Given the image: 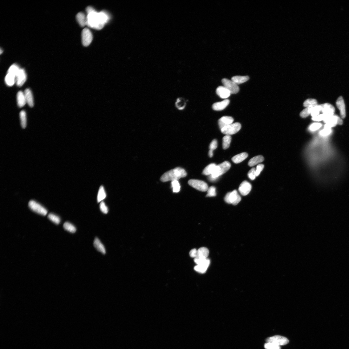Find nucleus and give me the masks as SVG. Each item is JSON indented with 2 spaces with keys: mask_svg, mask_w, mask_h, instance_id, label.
<instances>
[{
  "mask_svg": "<svg viewBox=\"0 0 349 349\" xmlns=\"http://www.w3.org/2000/svg\"><path fill=\"white\" fill-rule=\"evenodd\" d=\"M20 69L18 66L16 64H13L10 67L8 71V73H10L16 77L18 72Z\"/></svg>",
  "mask_w": 349,
  "mask_h": 349,
  "instance_id": "36",
  "label": "nucleus"
},
{
  "mask_svg": "<svg viewBox=\"0 0 349 349\" xmlns=\"http://www.w3.org/2000/svg\"><path fill=\"white\" fill-rule=\"evenodd\" d=\"M30 208L36 213L39 214L46 216L48 213L47 210L40 204L34 200L30 201L28 203Z\"/></svg>",
  "mask_w": 349,
  "mask_h": 349,
  "instance_id": "7",
  "label": "nucleus"
},
{
  "mask_svg": "<svg viewBox=\"0 0 349 349\" xmlns=\"http://www.w3.org/2000/svg\"><path fill=\"white\" fill-rule=\"evenodd\" d=\"M232 140V137L229 135H226L223 138L222 147L224 149L228 148Z\"/></svg>",
  "mask_w": 349,
  "mask_h": 349,
  "instance_id": "31",
  "label": "nucleus"
},
{
  "mask_svg": "<svg viewBox=\"0 0 349 349\" xmlns=\"http://www.w3.org/2000/svg\"><path fill=\"white\" fill-rule=\"evenodd\" d=\"M187 175V173L185 169L177 167L164 174L160 178V180L163 182L178 181L181 178L185 177Z\"/></svg>",
  "mask_w": 349,
  "mask_h": 349,
  "instance_id": "2",
  "label": "nucleus"
},
{
  "mask_svg": "<svg viewBox=\"0 0 349 349\" xmlns=\"http://www.w3.org/2000/svg\"><path fill=\"white\" fill-rule=\"evenodd\" d=\"M264 347L266 349H281L280 346L270 342L265 343Z\"/></svg>",
  "mask_w": 349,
  "mask_h": 349,
  "instance_id": "42",
  "label": "nucleus"
},
{
  "mask_svg": "<svg viewBox=\"0 0 349 349\" xmlns=\"http://www.w3.org/2000/svg\"><path fill=\"white\" fill-rule=\"evenodd\" d=\"M19 117L20 118L21 126L23 128H25L27 125V117L24 111L22 110L21 112L19 114Z\"/></svg>",
  "mask_w": 349,
  "mask_h": 349,
  "instance_id": "34",
  "label": "nucleus"
},
{
  "mask_svg": "<svg viewBox=\"0 0 349 349\" xmlns=\"http://www.w3.org/2000/svg\"><path fill=\"white\" fill-rule=\"evenodd\" d=\"M320 106L321 112L325 115V118L334 115L335 108L332 104L329 103H325L320 105Z\"/></svg>",
  "mask_w": 349,
  "mask_h": 349,
  "instance_id": "12",
  "label": "nucleus"
},
{
  "mask_svg": "<svg viewBox=\"0 0 349 349\" xmlns=\"http://www.w3.org/2000/svg\"><path fill=\"white\" fill-rule=\"evenodd\" d=\"M94 10H95V9L93 8H92V7H91V6H88V7H87L86 9V11L87 12V14H89V13Z\"/></svg>",
  "mask_w": 349,
  "mask_h": 349,
  "instance_id": "53",
  "label": "nucleus"
},
{
  "mask_svg": "<svg viewBox=\"0 0 349 349\" xmlns=\"http://www.w3.org/2000/svg\"><path fill=\"white\" fill-rule=\"evenodd\" d=\"M331 132V129L325 128L324 129L320 132V134L321 135L325 136L330 134Z\"/></svg>",
  "mask_w": 349,
  "mask_h": 349,
  "instance_id": "51",
  "label": "nucleus"
},
{
  "mask_svg": "<svg viewBox=\"0 0 349 349\" xmlns=\"http://www.w3.org/2000/svg\"><path fill=\"white\" fill-rule=\"evenodd\" d=\"M188 100L183 97H177L175 102L176 108L179 111H183L186 108Z\"/></svg>",
  "mask_w": 349,
  "mask_h": 349,
  "instance_id": "13",
  "label": "nucleus"
},
{
  "mask_svg": "<svg viewBox=\"0 0 349 349\" xmlns=\"http://www.w3.org/2000/svg\"><path fill=\"white\" fill-rule=\"evenodd\" d=\"M216 93L220 97L223 99L228 98L231 94L230 91L224 86H220L217 88Z\"/></svg>",
  "mask_w": 349,
  "mask_h": 349,
  "instance_id": "18",
  "label": "nucleus"
},
{
  "mask_svg": "<svg viewBox=\"0 0 349 349\" xmlns=\"http://www.w3.org/2000/svg\"><path fill=\"white\" fill-rule=\"evenodd\" d=\"M249 79V77L248 76H236L233 77L232 78V80L237 84L244 83L247 81Z\"/></svg>",
  "mask_w": 349,
  "mask_h": 349,
  "instance_id": "26",
  "label": "nucleus"
},
{
  "mask_svg": "<svg viewBox=\"0 0 349 349\" xmlns=\"http://www.w3.org/2000/svg\"><path fill=\"white\" fill-rule=\"evenodd\" d=\"M248 156L247 153H242L233 156L232 158V160L235 163H239L246 159Z\"/></svg>",
  "mask_w": 349,
  "mask_h": 349,
  "instance_id": "23",
  "label": "nucleus"
},
{
  "mask_svg": "<svg viewBox=\"0 0 349 349\" xmlns=\"http://www.w3.org/2000/svg\"><path fill=\"white\" fill-rule=\"evenodd\" d=\"M218 146V143L216 140H213L210 143L209 147V150L213 151L216 149Z\"/></svg>",
  "mask_w": 349,
  "mask_h": 349,
  "instance_id": "46",
  "label": "nucleus"
},
{
  "mask_svg": "<svg viewBox=\"0 0 349 349\" xmlns=\"http://www.w3.org/2000/svg\"><path fill=\"white\" fill-rule=\"evenodd\" d=\"M194 261L197 265H203L209 267L210 263V260L207 258H195Z\"/></svg>",
  "mask_w": 349,
  "mask_h": 349,
  "instance_id": "30",
  "label": "nucleus"
},
{
  "mask_svg": "<svg viewBox=\"0 0 349 349\" xmlns=\"http://www.w3.org/2000/svg\"><path fill=\"white\" fill-rule=\"evenodd\" d=\"M100 208L101 212L103 213L107 214L108 212V207L105 205L104 202L102 201L100 205Z\"/></svg>",
  "mask_w": 349,
  "mask_h": 349,
  "instance_id": "45",
  "label": "nucleus"
},
{
  "mask_svg": "<svg viewBox=\"0 0 349 349\" xmlns=\"http://www.w3.org/2000/svg\"><path fill=\"white\" fill-rule=\"evenodd\" d=\"M234 121L233 118L232 117L224 116L221 117L218 120V125L221 130L228 125L233 124Z\"/></svg>",
  "mask_w": 349,
  "mask_h": 349,
  "instance_id": "17",
  "label": "nucleus"
},
{
  "mask_svg": "<svg viewBox=\"0 0 349 349\" xmlns=\"http://www.w3.org/2000/svg\"><path fill=\"white\" fill-rule=\"evenodd\" d=\"M311 108H306L303 110L301 112L300 115L302 118H306L311 113Z\"/></svg>",
  "mask_w": 349,
  "mask_h": 349,
  "instance_id": "43",
  "label": "nucleus"
},
{
  "mask_svg": "<svg viewBox=\"0 0 349 349\" xmlns=\"http://www.w3.org/2000/svg\"><path fill=\"white\" fill-rule=\"evenodd\" d=\"M241 128V125L238 122L230 124L221 129V132L226 135L234 134L240 131Z\"/></svg>",
  "mask_w": 349,
  "mask_h": 349,
  "instance_id": "6",
  "label": "nucleus"
},
{
  "mask_svg": "<svg viewBox=\"0 0 349 349\" xmlns=\"http://www.w3.org/2000/svg\"><path fill=\"white\" fill-rule=\"evenodd\" d=\"M321 111V107L320 105H317L315 107L311 108V114L313 117L318 116L319 115L320 112Z\"/></svg>",
  "mask_w": 349,
  "mask_h": 349,
  "instance_id": "39",
  "label": "nucleus"
},
{
  "mask_svg": "<svg viewBox=\"0 0 349 349\" xmlns=\"http://www.w3.org/2000/svg\"><path fill=\"white\" fill-rule=\"evenodd\" d=\"M323 121L326 124L325 128L328 129H331L337 124L341 125L343 124V121L341 118L338 116L334 115L325 118Z\"/></svg>",
  "mask_w": 349,
  "mask_h": 349,
  "instance_id": "4",
  "label": "nucleus"
},
{
  "mask_svg": "<svg viewBox=\"0 0 349 349\" xmlns=\"http://www.w3.org/2000/svg\"><path fill=\"white\" fill-rule=\"evenodd\" d=\"M87 24L90 28L97 30L102 29L109 21V16L106 12H97L95 10L87 14Z\"/></svg>",
  "mask_w": 349,
  "mask_h": 349,
  "instance_id": "1",
  "label": "nucleus"
},
{
  "mask_svg": "<svg viewBox=\"0 0 349 349\" xmlns=\"http://www.w3.org/2000/svg\"><path fill=\"white\" fill-rule=\"evenodd\" d=\"M188 184L191 186L201 192H206L209 188L206 182L200 180H190L189 181Z\"/></svg>",
  "mask_w": 349,
  "mask_h": 349,
  "instance_id": "8",
  "label": "nucleus"
},
{
  "mask_svg": "<svg viewBox=\"0 0 349 349\" xmlns=\"http://www.w3.org/2000/svg\"><path fill=\"white\" fill-rule=\"evenodd\" d=\"M189 255L192 258H197V250L196 249L192 250L189 252Z\"/></svg>",
  "mask_w": 349,
  "mask_h": 349,
  "instance_id": "50",
  "label": "nucleus"
},
{
  "mask_svg": "<svg viewBox=\"0 0 349 349\" xmlns=\"http://www.w3.org/2000/svg\"><path fill=\"white\" fill-rule=\"evenodd\" d=\"M317 105V101L313 99H309L306 100L304 103V107L308 108H312Z\"/></svg>",
  "mask_w": 349,
  "mask_h": 349,
  "instance_id": "32",
  "label": "nucleus"
},
{
  "mask_svg": "<svg viewBox=\"0 0 349 349\" xmlns=\"http://www.w3.org/2000/svg\"><path fill=\"white\" fill-rule=\"evenodd\" d=\"M171 184L173 193H178L180 191L181 186L178 181L177 180L172 181L171 182Z\"/></svg>",
  "mask_w": 349,
  "mask_h": 349,
  "instance_id": "38",
  "label": "nucleus"
},
{
  "mask_svg": "<svg viewBox=\"0 0 349 349\" xmlns=\"http://www.w3.org/2000/svg\"><path fill=\"white\" fill-rule=\"evenodd\" d=\"M208 267L205 266L197 265L195 267L194 269L196 272L200 273L203 274L205 273Z\"/></svg>",
  "mask_w": 349,
  "mask_h": 349,
  "instance_id": "40",
  "label": "nucleus"
},
{
  "mask_svg": "<svg viewBox=\"0 0 349 349\" xmlns=\"http://www.w3.org/2000/svg\"><path fill=\"white\" fill-rule=\"evenodd\" d=\"M16 77L10 73H8L5 78V82L7 85L10 87L13 86L16 83Z\"/></svg>",
  "mask_w": 349,
  "mask_h": 349,
  "instance_id": "29",
  "label": "nucleus"
},
{
  "mask_svg": "<svg viewBox=\"0 0 349 349\" xmlns=\"http://www.w3.org/2000/svg\"><path fill=\"white\" fill-rule=\"evenodd\" d=\"M229 103V99H226L221 102L214 103L212 106L213 109L215 111H221L225 109Z\"/></svg>",
  "mask_w": 349,
  "mask_h": 349,
  "instance_id": "19",
  "label": "nucleus"
},
{
  "mask_svg": "<svg viewBox=\"0 0 349 349\" xmlns=\"http://www.w3.org/2000/svg\"><path fill=\"white\" fill-rule=\"evenodd\" d=\"M231 167V164L225 161L216 166L213 173L211 175L213 177H219L226 173Z\"/></svg>",
  "mask_w": 349,
  "mask_h": 349,
  "instance_id": "3",
  "label": "nucleus"
},
{
  "mask_svg": "<svg viewBox=\"0 0 349 349\" xmlns=\"http://www.w3.org/2000/svg\"><path fill=\"white\" fill-rule=\"evenodd\" d=\"M24 94L26 102L30 107H33L34 104V98L31 91L29 89H26Z\"/></svg>",
  "mask_w": 349,
  "mask_h": 349,
  "instance_id": "20",
  "label": "nucleus"
},
{
  "mask_svg": "<svg viewBox=\"0 0 349 349\" xmlns=\"http://www.w3.org/2000/svg\"><path fill=\"white\" fill-rule=\"evenodd\" d=\"M325 118V115L323 114L319 115L317 116L312 117V120L315 121H320L323 120Z\"/></svg>",
  "mask_w": 349,
  "mask_h": 349,
  "instance_id": "49",
  "label": "nucleus"
},
{
  "mask_svg": "<svg viewBox=\"0 0 349 349\" xmlns=\"http://www.w3.org/2000/svg\"><path fill=\"white\" fill-rule=\"evenodd\" d=\"M264 158L261 155L256 156L252 158L248 162L250 167H253L264 161Z\"/></svg>",
  "mask_w": 349,
  "mask_h": 349,
  "instance_id": "24",
  "label": "nucleus"
},
{
  "mask_svg": "<svg viewBox=\"0 0 349 349\" xmlns=\"http://www.w3.org/2000/svg\"><path fill=\"white\" fill-rule=\"evenodd\" d=\"M106 197V193L103 187L102 186L100 187L98 194L97 201L98 202H100L103 200Z\"/></svg>",
  "mask_w": 349,
  "mask_h": 349,
  "instance_id": "33",
  "label": "nucleus"
},
{
  "mask_svg": "<svg viewBox=\"0 0 349 349\" xmlns=\"http://www.w3.org/2000/svg\"><path fill=\"white\" fill-rule=\"evenodd\" d=\"M241 197L236 190L228 193L225 197V201L227 203L236 205L240 202Z\"/></svg>",
  "mask_w": 349,
  "mask_h": 349,
  "instance_id": "5",
  "label": "nucleus"
},
{
  "mask_svg": "<svg viewBox=\"0 0 349 349\" xmlns=\"http://www.w3.org/2000/svg\"><path fill=\"white\" fill-rule=\"evenodd\" d=\"M213 155V151L211 150H209V157H212Z\"/></svg>",
  "mask_w": 349,
  "mask_h": 349,
  "instance_id": "54",
  "label": "nucleus"
},
{
  "mask_svg": "<svg viewBox=\"0 0 349 349\" xmlns=\"http://www.w3.org/2000/svg\"><path fill=\"white\" fill-rule=\"evenodd\" d=\"M209 254V250L207 248L205 247H201L197 250V257L202 258H207Z\"/></svg>",
  "mask_w": 349,
  "mask_h": 349,
  "instance_id": "28",
  "label": "nucleus"
},
{
  "mask_svg": "<svg viewBox=\"0 0 349 349\" xmlns=\"http://www.w3.org/2000/svg\"><path fill=\"white\" fill-rule=\"evenodd\" d=\"M207 194L206 196L207 197H215L216 195V188L213 186H211L208 188Z\"/></svg>",
  "mask_w": 349,
  "mask_h": 349,
  "instance_id": "41",
  "label": "nucleus"
},
{
  "mask_svg": "<svg viewBox=\"0 0 349 349\" xmlns=\"http://www.w3.org/2000/svg\"><path fill=\"white\" fill-rule=\"evenodd\" d=\"M17 99L18 106L22 108L24 106L26 102L24 93L22 91H19L17 95Z\"/></svg>",
  "mask_w": 349,
  "mask_h": 349,
  "instance_id": "22",
  "label": "nucleus"
},
{
  "mask_svg": "<svg viewBox=\"0 0 349 349\" xmlns=\"http://www.w3.org/2000/svg\"><path fill=\"white\" fill-rule=\"evenodd\" d=\"M63 227L65 229L71 233H74L76 231L75 227L69 222H65L63 224Z\"/></svg>",
  "mask_w": 349,
  "mask_h": 349,
  "instance_id": "35",
  "label": "nucleus"
},
{
  "mask_svg": "<svg viewBox=\"0 0 349 349\" xmlns=\"http://www.w3.org/2000/svg\"><path fill=\"white\" fill-rule=\"evenodd\" d=\"M27 79L26 75L25 70L23 69H20L16 77V83L18 87H21Z\"/></svg>",
  "mask_w": 349,
  "mask_h": 349,
  "instance_id": "15",
  "label": "nucleus"
},
{
  "mask_svg": "<svg viewBox=\"0 0 349 349\" xmlns=\"http://www.w3.org/2000/svg\"><path fill=\"white\" fill-rule=\"evenodd\" d=\"M222 82L225 87L232 94L237 93L239 91V87L237 84L232 80L226 78L223 79Z\"/></svg>",
  "mask_w": 349,
  "mask_h": 349,
  "instance_id": "9",
  "label": "nucleus"
},
{
  "mask_svg": "<svg viewBox=\"0 0 349 349\" xmlns=\"http://www.w3.org/2000/svg\"><path fill=\"white\" fill-rule=\"evenodd\" d=\"M266 341L267 342H272L279 346L286 345L289 342V340L286 338L278 335L268 338Z\"/></svg>",
  "mask_w": 349,
  "mask_h": 349,
  "instance_id": "10",
  "label": "nucleus"
},
{
  "mask_svg": "<svg viewBox=\"0 0 349 349\" xmlns=\"http://www.w3.org/2000/svg\"><path fill=\"white\" fill-rule=\"evenodd\" d=\"M264 168V165L262 164H259L258 165L256 169V177H258L259 175L261 172H262L263 168Z\"/></svg>",
  "mask_w": 349,
  "mask_h": 349,
  "instance_id": "47",
  "label": "nucleus"
},
{
  "mask_svg": "<svg viewBox=\"0 0 349 349\" xmlns=\"http://www.w3.org/2000/svg\"><path fill=\"white\" fill-rule=\"evenodd\" d=\"M321 126V124L319 123H315L311 125L310 129L312 131H315L320 128Z\"/></svg>",
  "mask_w": 349,
  "mask_h": 349,
  "instance_id": "48",
  "label": "nucleus"
},
{
  "mask_svg": "<svg viewBox=\"0 0 349 349\" xmlns=\"http://www.w3.org/2000/svg\"><path fill=\"white\" fill-rule=\"evenodd\" d=\"M336 105L337 108L340 111L341 117L344 119L346 116V108L343 98L342 96H340L337 101Z\"/></svg>",
  "mask_w": 349,
  "mask_h": 349,
  "instance_id": "16",
  "label": "nucleus"
},
{
  "mask_svg": "<svg viewBox=\"0 0 349 349\" xmlns=\"http://www.w3.org/2000/svg\"><path fill=\"white\" fill-rule=\"evenodd\" d=\"M216 166V164L214 163H212L209 164L203 170L202 174L206 176L211 175L213 172Z\"/></svg>",
  "mask_w": 349,
  "mask_h": 349,
  "instance_id": "27",
  "label": "nucleus"
},
{
  "mask_svg": "<svg viewBox=\"0 0 349 349\" xmlns=\"http://www.w3.org/2000/svg\"><path fill=\"white\" fill-rule=\"evenodd\" d=\"M219 177L216 178L213 177H212L211 175H209L208 177V179L209 181H210L212 182H215V181H216L219 179Z\"/></svg>",
  "mask_w": 349,
  "mask_h": 349,
  "instance_id": "52",
  "label": "nucleus"
},
{
  "mask_svg": "<svg viewBox=\"0 0 349 349\" xmlns=\"http://www.w3.org/2000/svg\"><path fill=\"white\" fill-rule=\"evenodd\" d=\"M93 35L89 29L86 28L83 30L82 33V42L84 47H87L89 46L93 40Z\"/></svg>",
  "mask_w": 349,
  "mask_h": 349,
  "instance_id": "11",
  "label": "nucleus"
},
{
  "mask_svg": "<svg viewBox=\"0 0 349 349\" xmlns=\"http://www.w3.org/2000/svg\"><path fill=\"white\" fill-rule=\"evenodd\" d=\"M248 175L250 179L252 181L254 180L256 177V169L255 168H253L250 170L248 173Z\"/></svg>",
  "mask_w": 349,
  "mask_h": 349,
  "instance_id": "44",
  "label": "nucleus"
},
{
  "mask_svg": "<svg viewBox=\"0 0 349 349\" xmlns=\"http://www.w3.org/2000/svg\"><path fill=\"white\" fill-rule=\"evenodd\" d=\"M251 189L252 185L251 184L247 181H244L241 184L239 188V191L241 195L246 196L249 194Z\"/></svg>",
  "mask_w": 349,
  "mask_h": 349,
  "instance_id": "14",
  "label": "nucleus"
},
{
  "mask_svg": "<svg viewBox=\"0 0 349 349\" xmlns=\"http://www.w3.org/2000/svg\"><path fill=\"white\" fill-rule=\"evenodd\" d=\"M48 218L51 221L56 225H59L61 221V219L58 216L52 213H50L48 216Z\"/></svg>",
  "mask_w": 349,
  "mask_h": 349,
  "instance_id": "37",
  "label": "nucleus"
},
{
  "mask_svg": "<svg viewBox=\"0 0 349 349\" xmlns=\"http://www.w3.org/2000/svg\"><path fill=\"white\" fill-rule=\"evenodd\" d=\"M77 21L79 24L82 27H84L87 24V18L82 12L78 13L76 15Z\"/></svg>",
  "mask_w": 349,
  "mask_h": 349,
  "instance_id": "21",
  "label": "nucleus"
},
{
  "mask_svg": "<svg viewBox=\"0 0 349 349\" xmlns=\"http://www.w3.org/2000/svg\"><path fill=\"white\" fill-rule=\"evenodd\" d=\"M94 245L97 251L103 254L106 253V250L104 246L103 245L99 239L96 238L94 242Z\"/></svg>",
  "mask_w": 349,
  "mask_h": 349,
  "instance_id": "25",
  "label": "nucleus"
}]
</instances>
